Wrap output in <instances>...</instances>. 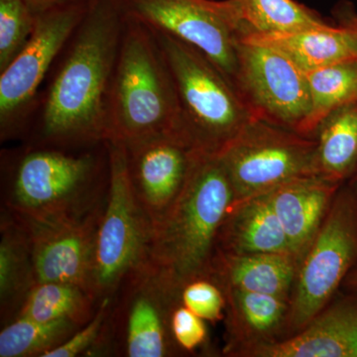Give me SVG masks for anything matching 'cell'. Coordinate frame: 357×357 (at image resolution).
<instances>
[{
    "label": "cell",
    "mask_w": 357,
    "mask_h": 357,
    "mask_svg": "<svg viewBox=\"0 0 357 357\" xmlns=\"http://www.w3.org/2000/svg\"><path fill=\"white\" fill-rule=\"evenodd\" d=\"M126 20L119 0L89 2L42 107L40 128L49 144L105 143L107 100Z\"/></svg>",
    "instance_id": "6da1fadb"
},
{
    "label": "cell",
    "mask_w": 357,
    "mask_h": 357,
    "mask_svg": "<svg viewBox=\"0 0 357 357\" xmlns=\"http://www.w3.org/2000/svg\"><path fill=\"white\" fill-rule=\"evenodd\" d=\"M234 189L218 155L197 153L175 203L152 230L146 266L180 297L185 284L208 278Z\"/></svg>",
    "instance_id": "7a4b0ae2"
},
{
    "label": "cell",
    "mask_w": 357,
    "mask_h": 357,
    "mask_svg": "<svg viewBox=\"0 0 357 357\" xmlns=\"http://www.w3.org/2000/svg\"><path fill=\"white\" fill-rule=\"evenodd\" d=\"M178 126L177 95L158 42L149 28L126 15L107 100L105 142L129 145L178 135Z\"/></svg>",
    "instance_id": "3957f363"
},
{
    "label": "cell",
    "mask_w": 357,
    "mask_h": 357,
    "mask_svg": "<svg viewBox=\"0 0 357 357\" xmlns=\"http://www.w3.org/2000/svg\"><path fill=\"white\" fill-rule=\"evenodd\" d=\"M151 31L175 86L178 135L199 153L220 154L255 114L236 86L201 51L172 35Z\"/></svg>",
    "instance_id": "277c9868"
},
{
    "label": "cell",
    "mask_w": 357,
    "mask_h": 357,
    "mask_svg": "<svg viewBox=\"0 0 357 357\" xmlns=\"http://www.w3.org/2000/svg\"><path fill=\"white\" fill-rule=\"evenodd\" d=\"M100 173V161L89 152H27L14 171L6 206L9 213L33 220L88 215L105 199Z\"/></svg>",
    "instance_id": "5b68a950"
},
{
    "label": "cell",
    "mask_w": 357,
    "mask_h": 357,
    "mask_svg": "<svg viewBox=\"0 0 357 357\" xmlns=\"http://www.w3.org/2000/svg\"><path fill=\"white\" fill-rule=\"evenodd\" d=\"M109 180L96 231L91 294L96 302L112 298L124 282L146 266L152 225L129 178L128 152L107 141Z\"/></svg>",
    "instance_id": "8992f818"
},
{
    "label": "cell",
    "mask_w": 357,
    "mask_h": 357,
    "mask_svg": "<svg viewBox=\"0 0 357 357\" xmlns=\"http://www.w3.org/2000/svg\"><path fill=\"white\" fill-rule=\"evenodd\" d=\"M356 265L357 195L345 189L335 195L301 259L281 338L299 332L318 316Z\"/></svg>",
    "instance_id": "52a82bcc"
},
{
    "label": "cell",
    "mask_w": 357,
    "mask_h": 357,
    "mask_svg": "<svg viewBox=\"0 0 357 357\" xmlns=\"http://www.w3.org/2000/svg\"><path fill=\"white\" fill-rule=\"evenodd\" d=\"M236 201L255 198L295 178L318 175L317 140L255 117L218 154Z\"/></svg>",
    "instance_id": "ba28073f"
},
{
    "label": "cell",
    "mask_w": 357,
    "mask_h": 357,
    "mask_svg": "<svg viewBox=\"0 0 357 357\" xmlns=\"http://www.w3.org/2000/svg\"><path fill=\"white\" fill-rule=\"evenodd\" d=\"M128 17L198 49L236 86L237 47L248 32L237 0H119Z\"/></svg>",
    "instance_id": "9c48e42d"
},
{
    "label": "cell",
    "mask_w": 357,
    "mask_h": 357,
    "mask_svg": "<svg viewBox=\"0 0 357 357\" xmlns=\"http://www.w3.org/2000/svg\"><path fill=\"white\" fill-rule=\"evenodd\" d=\"M91 0H77L35 13L24 48L0 72V129L7 137L20 126L54 60L70 42Z\"/></svg>",
    "instance_id": "30bf717a"
},
{
    "label": "cell",
    "mask_w": 357,
    "mask_h": 357,
    "mask_svg": "<svg viewBox=\"0 0 357 357\" xmlns=\"http://www.w3.org/2000/svg\"><path fill=\"white\" fill-rule=\"evenodd\" d=\"M237 56L236 86L255 116L303 134L312 112L306 72L281 52L246 40Z\"/></svg>",
    "instance_id": "8fae6325"
},
{
    "label": "cell",
    "mask_w": 357,
    "mask_h": 357,
    "mask_svg": "<svg viewBox=\"0 0 357 357\" xmlns=\"http://www.w3.org/2000/svg\"><path fill=\"white\" fill-rule=\"evenodd\" d=\"M105 203V199L96 210L82 217L33 220L10 213L27 232L36 283L74 284L93 296V253Z\"/></svg>",
    "instance_id": "7c38bea8"
},
{
    "label": "cell",
    "mask_w": 357,
    "mask_h": 357,
    "mask_svg": "<svg viewBox=\"0 0 357 357\" xmlns=\"http://www.w3.org/2000/svg\"><path fill=\"white\" fill-rule=\"evenodd\" d=\"M124 146L134 194L153 230L184 188L199 152L177 134H163Z\"/></svg>",
    "instance_id": "4fadbf2b"
},
{
    "label": "cell",
    "mask_w": 357,
    "mask_h": 357,
    "mask_svg": "<svg viewBox=\"0 0 357 357\" xmlns=\"http://www.w3.org/2000/svg\"><path fill=\"white\" fill-rule=\"evenodd\" d=\"M243 357H357V292L328 304L288 337L237 351Z\"/></svg>",
    "instance_id": "5bb4252c"
},
{
    "label": "cell",
    "mask_w": 357,
    "mask_h": 357,
    "mask_svg": "<svg viewBox=\"0 0 357 357\" xmlns=\"http://www.w3.org/2000/svg\"><path fill=\"white\" fill-rule=\"evenodd\" d=\"M124 352L129 357H164L176 344L170 314L178 296L164 287L156 275L145 267L124 282Z\"/></svg>",
    "instance_id": "9a60e30c"
},
{
    "label": "cell",
    "mask_w": 357,
    "mask_h": 357,
    "mask_svg": "<svg viewBox=\"0 0 357 357\" xmlns=\"http://www.w3.org/2000/svg\"><path fill=\"white\" fill-rule=\"evenodd\" d=\"M340 185L312 175L295 178L264 194L300 261L325 220Z\"/></svg>",
    "instance_id": "2e32d148"
},
{
    "label": "cell",
    "mask_w": 357,
    "mask_h": 357,
    "mask_svg": "<svg viewBox=\"0 0 357 357\" xmlns=\"http://www.w3.org/2000/svg\"><path fill=\"white\" fill-rule=\"evenodd\" d=\"M299 263L291 253L234 255L217 249L208 278L222 290L268 294L290 301Z\"/></svg>",
    "instance_id": "e0dca14e"
},
{
    "label": "cell",
    "mask_w": 357,
    "mask_h": 357,
    "mask_svg": "<svg viewBox=\"0 0 357 357\" xmlns=\"http://www.w3.org/2000/svg\"><path fill=\"white\" fill-rule=\"evenodd\" d=\"M217 249L234 255H294L264 195L231 204L220 227Z\"/></svg>",
    "instance_id": "ac0fdd59"
},
{
    "label": "cell",
    "mask_w": 357,
    "mask_h": 357,
    "mask_svg": "<svg viewBox=\"0 0 357 357\" xmlns=\"http://www.w3.org/2000/svg\"><path fill=\"white\" fill-rule=\"evenodd\" d=\"M241 39L281 52L306 73L356 59V39L349 27L326 24L291 32L248 33Z\"/></svg>",
    "instance_id": "d6986e66"
},
{
    "label": "cell",
    "mask_w": 357,
    "mask_h": 357,
    "mask_svg": "<svg viewBox=\"0 0 357 357\" xmlns=\"http://www.w3.org/2000/svg\"><path fill=\"white\" fill-rule=\"evenodd\" d=\"M229 305L230 342L232 356L241 349L276 340L282 335L289 311V301L268 294L225 289Z\"/></svg>",
    "instance_id": "ffe728a7"
},
{
    "label": "cell",
    "mask_w": 357,
    "mask_h": 357,
    "mask_svg": "<svg viewBox=\"0 0 357 357\" xmlns=\"http://www.w3.org/2000/svg\"><path fill=\"white\" fill-rule=\"evenodd\" d=\"M0 304L2 316H18L35 280L31 245L20 220L9 213L1 220Z\"/></svg>",
    "instance_id": "44dd1931"
},
{
    "label": "cell",
    "mask_w": 357,
    "mask_h": 357,
    "mask_svg": "<svg viewBox=\"0 0 357 357\" xmlns=\"http://www.w3.org/2000/svg\"><path fill=\"white\" fill-rule=\"evenodd\" d=\"M317 171L321 177L340 183L357 163V107H340L317 128Z\"/></svg>",
    "instance_id": "7402d4cb"
},
{
    "label": "cell",
    "mask_w": 357,
    "mask_h": 357,
    "mask_svg": "<svg viewBox=\"0 0 357 357\" xmlns=\"http://www.w3.org/2000/svg\"><path fill=\"white\" fill-rule=\"evenodd\" d=\"M96 303L88 291L74 284L37 282L26 296L17 317L45 323L68 321L83 326L95 314Z\"/></svg>",
    "instance_id": "603a6c76"
},
{
    "label": "cell",
    "mask_w": 357,
    "mask_h": 357,
    "mask_svg": "<svg viewBox=\"0 0 357 357\" xmlns=\"http://www.w3.org/2000/svg\"><path fill=\"white\" fill-rule=\"evenodd\" d=\"M312 112L304 135L312 136L333 112L357 100V60L344 61L306 73Z\"/></svg>",
    "instance_id": "cb8c5ba5"
},
{
    "label": "cell",
    "mask_w": 357,
    "mask_h": 357,
    "mask_svg": "<svg viewBox=\"0 0 357 357\" xmlns=\"http://www.w3.org/2000/svg\"><path fill=\"white\" fill-rule=\"evenodd\" d=\"M79 328L72 321L45 323L17 317L0 333V357H44Z\"/></svg>",
    "instance_id": "d4e9b609"
},
{
    "label": "cell",
    "mask_w": 357,
    "mask_h": 357,
    "mask_svg": "<svg viewBox=\"0 0 357 357\" xmlns=\"http://www.w3.org/2000/svg\"><path fill=\"white\" fill-rule=\"evenodd\" d=\"M237 3L246 34L291 32L326 25L314 11L295 0H237Z\"/></svg>",
    "instance_id": "484cf974"
},
{
    "label": "cell",
    "mask_w": 357,
    "mask_h": 357,
    "mask_svg": "<svg viewBox=\"0 0 357 357\" xmlns=\"http://www.w3.org/2000/svg\"><path fill=\"white\" fill-rule=\"evenodd\" d=\"M34 24L35 13L25 0H0V72L24 48Z\"/></svg>",
    "instance_id": "4316f807"
},
{
    "label": "cell",
    "mask_w": 357,
    "mask_h": 357,
    "mask_svg": "<svg viewBox=\"0 0 357 357\" xmlns=\"http://www.w3.org/2000/svg\"><path fill=\"white\" fill-rule=\"evenodd\" d=\"M180 301L199 318L213 323L223 318L227 305L222 289L210 278H199L185 284L181 290Z\"/></svg>",
    "instance_id": "83f0119b"
},
{
    "label": "cell",
    "mask_w": 357,
    "mask_h": 357,
    "mask_svg": "<svg viewBox=\"0 0 357 357\" xmlns=\"http://www.w3.org/2000/svg\"><path fill=\"white\" fill-rule=\"evenodd\" d=\"M112 298H105L98 303L95 314L88 323L77 328L66 342L44 357H76L88 351L100 342L103 331L107 325V319L112 312Z\"/></svg>",
    "instance_id": "f1b7e54d"
},
{
    "label": "cell",
    "mask_w": 357,
    "mask_h": 357,
    "mask_svg": "<svg viewBox=\"0 0 357 357\" xmlns=\"http://www.w3.org/2000/svg\"><path fill=\"white\" fill-rule=\"evenodd\" d=\"M204 321L180 301V305H175L170 314L171 333L176 344L190 352L201 347L208 333Z\"/></svg>",
    "instance_id": "f546056e"
},
{
    "label": "cell",
    "mask_w": 357,
    "mask_h": 357,
    "mask_svg": "<svg viewBox=\"0 0 357 357\" xmlns=\"http://www.w3.org/2000/svg\"><path fill=\"white\" fill-rule=\"evenodd\" d=\"M28 6L32 9L33 13L46 10L51 7L60 6L66 2L77 1V0H25Z\"/></svg>",
    "instance_id": "4dcf8cb0"
},
{
    "label": "cell",
    "mask_w": 357,
    "mask_h": 357,
    "mask_svg": "<svg viewBox=\"0 0 357 357\" xmlns=\"http://www.w3.org/2000/svg\"><path fill=\"white\" fill-rule=\"evenodd\" d=\"M344 287L349 292H357V265L345 279Z\"/></svg>",
    "instance_id": "1f68e13d"
},
{
    "label": "cell",
    "mask_w": 357,
    "mask_h": 357,
    "mask_svg": "<svg viewBox=\"0 0 357 357\" xmlns=\"http://www.w3.org/2000/svg\"><path fill=\"white\" fill-rule=\"evenodd\" d=\"M354 33V39H356V60H357V30H354V28L349 27Z\"/></svg>",
    "instance_id": "d6a6232c"
}]
</instances>
